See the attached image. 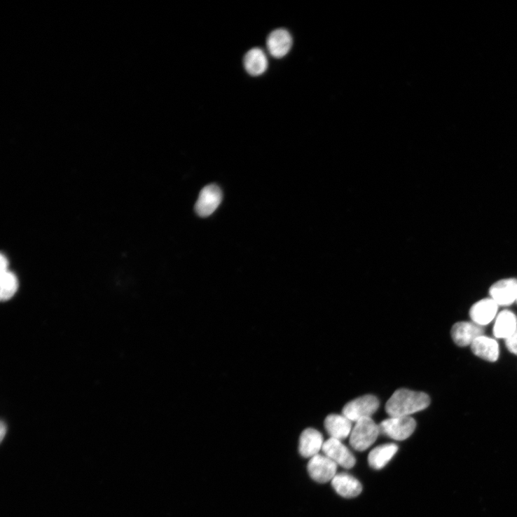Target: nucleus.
<instances>
[{"label":"nucleus","instance_id":"17","mask_svg":"<svg viewBox=\"0 0 517 517\" xmlns=\"http://www.w3.org/2000/svg\"><path fill=\"white\" fill-rule=\"evenodd\" d=\"M398 451V446L394 443L382 445L373 448L368 456L369 466L375 470L385 467Z\"/></svg>","mask_w":517,"mask_h":517},{"label":"nucleus","instance_id":"2","mask_svg":"<svg viewBox=\"0 0 517 517\" xmlns=\"http://www.w3.org/2000/svg\"><path fill=\"white\" fill-rule=\"evenodd\" d=\"M380 434V425L371 418L357 421L350 435V444L358 451H364L375 443Z\"/></svg>","mask_w":517,"mask_h":517},{"label":"nucleus","instance_id":"22","mask_svg":"<svg viewBox=\"0 0 517 517\" xmlns=\"http://www.w3.org/2000/svg\"><path fill=\"white\" fill-rule=\"evenodd\" d=\"M0 430H1V432H0V436H1V441H3L7 431L6 425L4 422H1V428H0Z\"/></svg>","mask_w":517,"mask_h":517},{"label":"nucleus","instance_id":"11","mask_svg":"<svg viewBox=\"0 0 517 517\" xmlns=\"http://www.w3.org/2000/svg\"><path fill=\"white\" fill-rule=\"evenodd\" d=\"M293 46V38L285 29H277L267 39L270 53L277 59H281L289 53Z\"/></svg>","mask_w":517,"mask_h":517},{"label":"nucleus","instance_id":"1","mask_svg":"<svg viewBox=\"0 0 517 517\" xmlns=\"http://www.w3.org/2000/svg\"><path fill=\"white\" fill-rule=\"evenodd\" d=\"M429 404L430 399L427 394L400 389L387 401L386 412L390 417H409L425 410Z\"/></svg>","mask_w":517,"mask_h":517},{"label":"nucleus","instance_id":"16","mask_svg":"<svg viewBox=\"0 0 517 517\" xmlns=\"http://www.w3.org/2000/svg\"><path fill=\"white\" fill-rule=\"evenodd\" d=\"M244 67L251 76L263 75L268 68V60L266 53L260 48L251 49L244 57Z\"/></svg>","mask_w":517,"mask_h":517},{"label":"nucleus","instance_id":"21","mask_svg":"<svg viewBox=\"0 0 517 517\" xmlns=\"http://www.w3.org/2000/svg\"><path fill=\"white\" fill-rule=\"evenodd\" d=\"M0 273L6 272L8 270V261L7 260V258L2 254L1 255V260H0Z\"/></svg>","mask_w":517,"mask_h":517},{"label":"nucleus","instance_id":"10","mask_svg":"<svg viewBox=\"0 0 517 517\" xmlns=\"http://www.w3.org/2000/svg\"><path fill=\"white\" fill-rule=\"evenodd\" d=\"M484 329L474 322H457L451 329V336L453 341L459 347H465L471 346L474 341L483 335Z\"/></svg>","mask_w":517,"mask_h":517},{"label":"nucleus","instance_id":"8","mask_svg":"<svg viewBox=\"0 0 517 517\" xmlns=\"http://www.w3.org/2000/svg\"><path fill=\"white\" fill-rule=\"evenodd\" d=\"M490 296L499 306H509L516 302L517 279L509 277L495 282L490 287Z\"/></svg>","mask_w":517,"mask_h":517},{"label":"nucleus","instance_id":"12","mask_svg":"<svg viewBox=\"0 0 517 517\" xmlns=\"http://www.w3.org/2000/svg\"><path fill=\"white\" fill-rule=\"evenodd\" d=\"M324 444L319 431L308 428L302 433L299 442V452L305 458H311L319 454Z\"/></svg>","mask_w":517,"mask_h":517},{"label":"nucleus","instance_id":"5","mask_svg":"<svg viewBox=\"0 0 517 517\" xmlns=\"http://www.w3.org/2000/svg\"><path fill=\"white\" fill-rule=\"evenodd\" d=\"M223 193L219 186L211 184L200 192L195 205V213L200 217H208L213 214L221 203Z\"/></svg>","mask_w":517,"mask_h":517},{"label":"nucleus","instance_id":"20","mask_svg":"<svg viewBox=\"0 0 517 517\" xmlns=\"http://www.w3.org/2000/svg\"><path fill=\"white\" fill-rule=\"evenodd\" d=\"M507 350L514 355H517V329L509 338L505 339Z\"/></svg>","mask_w":517,"mask_h":517},{"label":"nucleus","instance_id":"19","mask_svg":"<svg viewBox=\"0 0 517 517\" xmlns=\"http://www.w3.org/2000/svg\"><path fill=\"white\" fill-rule=\"evenodd\" d=\"M18 289L16 276L10 271L1 273V291L0 297L2 301H8L15 294Z\"/></svg>","mask_w":517,"mask_h":517},{"label":"nucleus","instance_id":"23","mask_svg":"<svg viewBox=\"0 0 517 517\" xmlns=\"http://www.w3.org/2000/svg\"><path fill=\"white\" fill-rule=\"evenodd\" d=\"M516 303H517V299H516Z\"/></svg>","mask_w":517,"mask_h":517},{"label":"nucleus","instance_id":"6","mask_svg":"<svg viewBox=\"0 0 517 517\" xmlns=\"http://www.w3.org/2000/svg\"><path fill=\"white\" fill-rule=\"evenodd\" d=\"M337 464L325 455L319 454L310 459L308 471L315 481L325 483L336 476Z\"/></svg>","mask_w":517,"mask_h":517},{"label":"nucleus","instance_id":"18","mask_svg":"<svg viewBox=\"0 0 517 517\" xmlns=\"http://www.w3.org/2000/svg\"><path fill=\"white\" fill-rule=\"evenodd\" d=\"M516 329L517 317L512 311L504 310L498 313L493 329L495 338L505 340Z\"/></svg>","mask_w":517,"mask_h":517},{"label":"nucleus","instance_id":"14","mask_svg":"<svg viewBox=\"0 0 517 517\" xmlns=\"http://www.w3.org/2000/svg\"><path fill=\"white\" fill-rule=\"evenodd\" d=\"M325 428L331 439L343 441L350 436L352 422L343 415H330L324 422Z\"/></svg>","mask_w":517,"mask_h":517},{"label":"nucleus","instance_id":"13","mask_svg":"<svg viewBox=\"0 0 517 517\" xmlns=\"http://www.w3.org/2000/svg\"><path fill=\"white\" fill-rule=\"evenodd\" d=\"M334 490L340 497L351 499L358 497L362 492L359 480L348 474H339L331 481Z\"/></svg>","mask_w":517,"mask_h":517},{"label":"nucleus","instance_id":"4","mask_svg":"<svg viewBox=\"0 0 517 517\" xmlns=\"http://www.w3.org/2000/svg\"><path fill=\"white\" fill-rule=\"evenodd\" d=\"M415 420L409 417H390L380 425V434L395 441L410 438L416 428Z\"/></svg>","mask_w":517,"mask_h":517},{"label":"nucleus","instance_id":"7","mask_svg":"<svg viewBox=\"0 0 517 517\" xmlns=\"http://www.w3.org/2000/svg\"><path fill=\"white\" fill-rule=\"evenodd\" d=\"M322 451L326 456L343 469H351L356 464V458L350 449L340 441L330 439L324 442Z\"/></svg>","mask_w":517,"mask_h":517},{"label":"nucleus","instance_id":"3","mask_svg":"<svg viewBox=\"0 0 517 517\" xmlns=\"http://www.w3.org/2000/svg\"><path fill=\"white\" fill-rule=\"evenodd\" d=\"M380 407L379 399L373 395L368 394L357 398L344 406L342 414L352 422L364 418H371Z\"/></svg>","mask_w":517,"mask_h":517},{"label":"nucleus","instance_id":"15","mask_svg":"<svg viewBox=\"0 0 517 517\" xmlns=\"http://www.w3.org/2000/svg\"><path fill=\"white\" fill-rule=\"evenodd\" d=\"M471 350L478 357L490 362H495L499 357L498 342L490 337L482 335L471 344Z\"/></svg>","mask_w":517,"mask_h":517},{"label":"nucleus","instance_id":"9","mask_svg":"<svg viewBox=\"0 0 517 517\" xmlns=\"http://www.w3.org/2000/svg\"><path fill=\"white\" fill-rule=\"evenodd\" d=\"M499 307L491 298L478 301L469 312L472 322L482 327L490 324L496 319Z\"/></svg>","mask_w":517,"mask_h":517}]
</instances>
